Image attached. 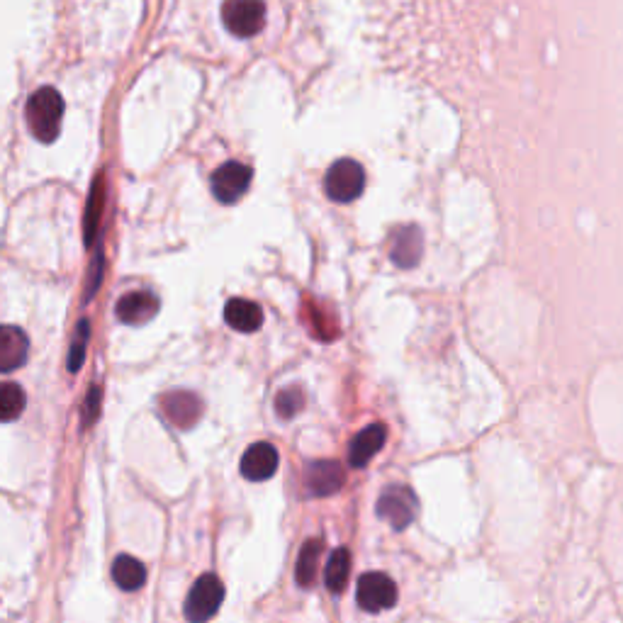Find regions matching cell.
I'll use <instances>...</instances> for the list:
<instances>
[{"label":"cell","mask_w":623,"mask_h":623,"mask_svg":"<svg viewBox=\"0 0 623 623\" xmlns=\"http://www.w3.org/2000/svg\"><path fill=\"white\" fill-rule=\"evenodd\" d=\"M161 407H164L168 422L176 424L178 429H190L202 417V402L193 392H171V395L161 397Z\"/></svg>","instance_id":"8fae6325"},{"label":"cell","mask_w":623,"mask_h":623,"mask_svg":"<svg viewBox=\"0 0 623 623\" xmlns=\"http://www.w3.org/2000/svg\"><path fill=\"white\" fill-rule=\"evenodd\" d=\"M322 541H307L302 546L300 555H297V568L295 577L302 587H310L314 582V575H317V563L319 555H322Z\"/></svg>","instance_id":"d6986e66"},{"label":"cell","mask_w":623,"mask_h":623,"mask_svg":"<svg viewBox=\"0 0 623 623\" xmlns=\"http://www.w3.org/2000/svg\"><path fill=\"white\" fill-rule=\"evenodd\" d=\"M356 602L363 611L380 614V611L392 609L397 604V585L385 572H366L358 580Z\"/></svg>","instance_id":"5b68a950"},{"label":"cell","mask_w":623,"mask_h":623,"mask_svg":"<svg viewBox=\"0 0 623 623\" xmlns=\"http://www.w3.org/2000/svg\"><path fill=\"white\" fill-rule=\"evenodd\" d=\"M280 465L278 451L271 446V443H254L244 451V456L239 460V470L246 480L251 482H263L271 480Z\"/></svg>","instance_id":"ba28073f"},{"label":"cell","mask_w":623,"mask_h":623,"mask_svg":"<svg viewBox=\"0 0 623 623\" xmlns=\"http://www.w3.org/2000/svg\"><path fill=\"white\" fill-rule=\"evenodd\" d=\"M363 188H366V171L353 159L336 161L327 171V178H324V190L334 202L358 200Z\"/></svg>","instance_id":"3957f363"},{"label":"cell","mask_w":623,"mask_h":623,"mask_svg":"<svg viewBox=\"0 0 623 623\" xmlns=\"http://www.w3.org/2000/svg\"><path fill=\"white\" fill-rule=\"evenodd\" d=\"M86 341H88V327H86V322H81V327H78V334H76V341H74V351H71V361H69L71 373H78V368H81L83 351H86Z\"/></svg>","instance_id":"44dd1931"},{"label":"cell","mask_w":623,"mask_h":623,"mask_svg":"<svg viewBox=\"0 0 623 623\" xmlns=\"http://www.w3.org/2000/svg\"><path fill=\"white\" fill-rule=\"evenodd\" d=\"M417 497L409 487L395 485L387 487V490L378 499V516L395 531H404L417 516Z\"/></svg>","instance_id":"8992f818"},{"label":"cell","mask_w":623,"mask_h":623,"mask_svg":"<svg viewBox=\"0 0 623 623\" xmlns=\"http://www.w3.org/2000/svg\"><path fill=\"white\" fill-rule=\"evenodd\" d=\"M346 475L339 463L334 460H322V463H312L307 470V490L314 497H329L344 487Z\"/></svg>","instance_id":"7c38bea8"},{"label":"cell","mask_w":623,"mask_h":623,"mask_svg":"<svg viewBox=\"0 0 623 623\" xmlns=\"http://www.w3.org/2000/svg\"><path fill=\"white\" fill-rule=\"evenodd\" d=\"M224 322L234 331H241V334H254V331L263 327V310L256 302L244 300V297H234L224 307Z\"/></svg>","instance_id":"9a60e30c"},{"label":"cell","mask_w":623,"mask_h":623,"mask_svg":"<svg viewBox=\"0 0 623 623\" xmlns=\"http://www.w3.org/2000/svg\"><path fill=\"white\" fill-rule=\"evenodd\" d=\"M159 307L161 302L154 293H149V290H134V293L120 297L115 312L120 322L129 324V327H139V324L151 322L156 317V312H159Z\"/></svg>","instance_id":"9c48e42d"},{"label":"cell","mask_w":623,"mask_h":623,"mask_svg":"<svg viewBox=\"0 0 623 623\" xmlns=\"http://www.w3.org/2000/svg\"><path fill=\"white\" fill-rule=\"evenodd\" d=\"M64 108V98L54 88L44 86L32 93V98L27 100V125L39 142L49 144L59 137Z\"/></svg>","instance_id":"6da1fadb"},{"label":"cell","mask_w":623,"mask_h":623,"mask_svg":"<svg viewBox=\"0 0 623 623\" xmlns=\"http://www.w3.org/2000/svg\"><path fill=\"white\" fill-rule=\"evenodd\" d=\"M27 407V395L20 385L0 383V422H15Z\"/></svg>","instance_id":"ac0fdd59"},{"label":"cell","mask_w":623,"mask_h":623,"mask_svg":"<svg viewBox=\"0 0 623 623\" xmlns=\"http://www.w3.org/2000/svg\"><path fill=\"white\" fill-rule=\"evenodd\" d=\"M302 404H305V392L300 387H285L275 397V412H278L280 419H293L302 409Z\"/></svg>","instance_id":"ffe728a7"},{"label":"cell","mask_w":623,"mask_h":623,"mask_svg":"<svg viewBox=\"0 0 623 623\" xmlns=\"http://www.w3.org/2000/svg\"><path fill=\"white\" fill-rule=\"evenodd\" d=\"M224 602V585L217 575L207 572V575L198 577L193 587H190L188 599H185V619L188 621H210L212 616L220 611Z\"/></svg>","instance_id":"7a4b0ae2"},{"label":"cell","mask_w":623,"mask_h":623,"mask_svg":"<svg viewBox=\"0 0 623 623\" xmlns=\"http://www.w3.org/2000/svg\"><path fill=\"white\" fill-rule=\"evenodd\" d=\"M222 20L232 35L256 37L266 25V3L263 0H224Z\"/></svg>","instance_id":"277c9868"},{"label":"cell","mask_w":623,"mask_h":623,"mask_svg":"<svg viewBox=\"0 0 623 623\" xmlns=\"http://www.w3.org/2000/svg\"><path fill=\"white\" fill-rule=\"evenodd\" d=\"M30 356V339L20 327L3 324L0 327V373H10L27 363Z\"/></svg>","instance_id":"30bf717a"},{"label":"cell","mask_w":623,"mask_h":623,"mask_svg":"<svg viewBox=\"0 0 623 623\" xmlns=\"http://www.w3.org/2000/svg\"><path fill=\"white\" fill-rule=\"evenodd\" d=\"M387 441V429L383 424H370L356 439L351 441L349 448V463L351 468H366V465L380 453V448Z\"/></svg>","instance_id":"4fadbf2b"},{"label":"cell","mask_w":623,"mask_h":623,"mask_svg":"<svg viewBox=\"0 0 623 623\" xmlns=\"http://www.w3.org/2000/svg\"><path fill=\"white\" fill-rule=\"evenodd\" d=\"M251 176H254V171H251L249 166L239 164V161H227V164L212 173L210 181L212 195H215L222 205H234V202H239L246 195V190H249Z\"/></svg>","instance_id":"52a82bcc"},{"label":"cell","mask_w":623,"mask_h":623,"mask_svg":"<svg viewBox=\"0 0 623 623\" xmlns=\"http://www.w3.org/2000/svg\"><path fill=\"white\" fill-rule=\"evenodd\" d=\"M424 254V237L419 227H402L392 237L390 258L400 268H414Z\"/></svg>","instance_id":"5bb4252c"},{"label":"cell","mask_w":623,"mask_h":623,"mask_svg":"<svg viewBox=\"0 0 623 623\" xmlns=\"http://www.w3.org/2000/svg\"><path fill=\"white\" fill-rule=\"evenodd\" d=\"M112 580H115L117 587L125 589V592H137L147 582V568L137 558H132V555H120L112 563Z\"/></svg>","instance_id":"2e32d148"},{"label":"cell","mask_w":623,"mask_h":623,"mask_svg":"<svg viewBox=\"0 0 623 623\" xmlns=\"http://www.w3.org/2000/svg\"><path fill=\"white\" fill-rule=\"evenodd\" d=\"M349 575H351V553L346 548H336L331 553L327 570H324V582H327L329 592L339 594L344 592L346 585H349Z\"/></svg>","instance_id":"e0dca14e"}]
</instances>
